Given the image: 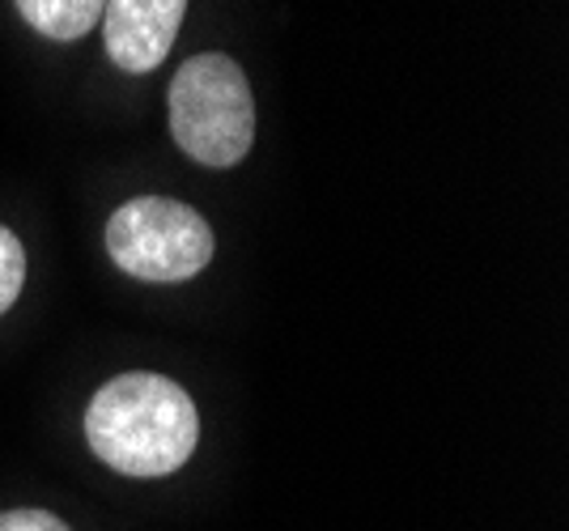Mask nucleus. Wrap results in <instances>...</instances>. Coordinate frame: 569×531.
<instances>
[{
	"mask_svg": "<svg viewBox=\"0 0 569 531\" xmlns=\"http://www.w3.org/2000/svg\"><path fill=\"white\" fill-rule=\"evenodd\" d=\"M26 26H34L43 39L72 43L86 39L102 22V4L107 0H13Z\"/></svg>",
	"mask_w": 569,
	"mask_h": 531,
	"instance_id": "obj_5",
	"label": "nucleus"
},
{
	"mask_svg": "<svg viewBox=\"0 0 569 531\" xmlns=\"http://www.w3.org/2000/svg\"><path fill=\"white\" fill-rule=\"evenodd\" d=\"M0 531H69L51 510H4L0 514Z\"/></svg>",
	"mask_w": 569,
	"mask_h": 531,
	"instance_id": "obj_7",
	"label": "nucleus"
},
{
	"mask_svg": "<svg viewBox=\"0 0 569 531\" xmlns=\"http://www.w3.org/2000/svg\"><path fill=\"white\" fill-rule=\"evenodd\" d=\"M188 0H107L102 43L123 73H153L170 56Z\"/></svg>",
	"mask_w": 569,
	"mask_h": 531,
	"instance_id": "obj_4",
	"label": "nucleus"
},
{
	"mask_svg": "<svg viewBox=\"0 0 569 531\" xmlns=\"http://www.w3.org/2000/svg\"><path fill=\"white\" fill-rule=\"evenodd\" d=\"M26 285V251L13 230L0 226V314L18 302Z\"/></svg>",
	"mask_w": 569,
	"mask_h": 531,
	"instance_id": "obj_6",
	"label": "nucleus"
},
{
	"mask_svg": "<svg viewBox=\"0 0 569 531\" xmlns=\"http://www.w3.org/2000/svg\"><path fill=\"white\" fill-rule=\"evenodd\" d=\"M86 442L119 477H170L200 442V412L174 379L128 370L98 387L86 409Z\"/></svg>",
	"mask_w": 569,
	"mask_h": 531,
	"instance_id": "obj_1",
	"label": "nucleus"
},
{
	"mask_svg": "<svg viewBox=\"0 0 569 531\" xmlns=\"http://www.w3.org/2000/svg\"><path fill=\"white\" fill-rule=\"evenodd\" d=\"M107 251L137 281L179 285L213 260V230L183 200L137 196L107 221Z\"/></svg>",
	"mask_w": 569,
	"mask_h": 531,
	"instance_id": "obj_3",
	"label": "nucleus"
},
{
	"mask_svg": "<svg viewBox=\"0 0 569 531\" xmlns=\"http://www.w3.org/2000/svg\"><path fill=\"white\" fill-rule=\"evenodd\" d=\"M170 137L200 167H238L256 146L251 81L226 51H200L179 64L167 90Z\"/></svg>",
	"mask_w": 569,
	"mask_h": 531,
	"instance_id": "obj_2",
	"label": "nucleus"
}]
</instances>
